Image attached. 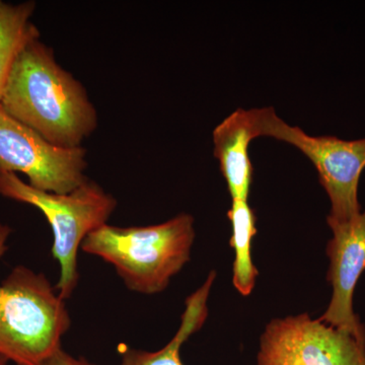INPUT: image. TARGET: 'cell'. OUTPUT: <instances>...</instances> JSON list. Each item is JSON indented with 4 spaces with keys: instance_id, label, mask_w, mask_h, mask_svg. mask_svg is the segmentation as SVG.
Masks as SVG:
<instances>
[{
    "instance_id": "6da1fadb",
    "label": "cell",
    "mask_w": 365,
    "mask_h": 365,
    "mask_svg": "<svg viewBox=\"0 0 365 365\" xmlns=\"http://www.w3.org/2000/svg\"><path fill=\"white\" fill-rule=\"evenodd\" d=\"M0 105L53 145L81 148L98 116L83 83L60 66L50 46L33 40L13 67Z\"/></svg>"
},
{
    "instance_id": "7a4b0ae2",
    "label": "cell",
    "mask_w": 365,
    "mask_h": 365,
    "mask_svg": "<svg viewBox=\"0 0 365 365\" xmlns=\"http://www.w3.org/2000/svg\"><path fill=\"white\" fill-rule=\"evenodd\" d=\"M11 234L0 223V258ZM71 326L66 300L43 273L18 266L0 284V356L16 365H45Z\"/></svg>"
},
{
    "instance_id": "3957f363",
    "label": "cell",
    "mask_w": 365,
    "mask_h": 365,
    "mask_svg": "<svg viewBox=\"0 0 365 365\" xmlns=\"http://www.w3.org/2000/svg\"><path fill=\"white\" fill-rule=\"evenodd\" d=\"M195 220L181 213L148 227L105 225L86 237L81 250L111 264L131 292L157 294L191 258Z\"/></svg>"
},
{
    "instance_id": "277c9868",
    "label": "cell",
    "mask_w": 365,
    "mask_h": 365,
    "mask_svg": "<svg viewBox=\"0 0 365 365\" xmlns=\"http://www.w3.org/2000/svg\"><path fill=\"white\" fill-rule=\"evenodd\" d=\"M0 195L39 209L53 232L52 256L60 266L57 292L62 299L73 294L78 283L79 249L88 235L107 225L117 200L96 182L86 180L71 193L41 191L21 181L14 173L0 170Z\"/></svg>"
},
{
    "instance_id": "5b68a950",
    "label": "cell",
    "mask_w": 365,
    "mask_h": 365,
    "mask_svg": "<svg viewBox=\"0 0 365 365\" xmlns=\"http://www.w3.org/2000/svg\"><path fill=\"white\" fill-rule=\"evenodd\" d=\"M263 136L278 139L302 151L318 172L331 202L329 222H344L361 212L359 185L365 168V138L343 140L336 136H312L290 126L273 108L266 110Z\"/></svg>"
},
{
    "instance_id": "8992f818",
    "label": "cell",
    "mask_w": 365,
    "mask_h": 365,
    "mask_svg": "<svg viewBox=\"0 0 365 365\" xmlns=\"http://www.w3.org/2000/svg\"><path fill=\"white\" fill-rule=\"evenodd\" d=\"M256 365H365V344L309 314L288 316L266 326Z\"/></svg>"
},
{
    "instance_id": "52a82bcc",
    "label": "cell",
    "mask_w": 365,
    "mask_h": 365,
    "mask_svg": "<svg viewBox=\"0 0 365 365\" xmlns=\"http://www.w3.org/2000/svg\"><path fill=\"white\" fill-rule=\"evenodd\" d=\"M86 150L53 145L0 105V170L21 172L41 191L71 193L88 180Z\"/></svg>"
},
{
    "instance_id": "ba28073f",
    "label": "cell",
    "mask_w": 365,
    "mask_h": 365,
    "mask_svg": "<svg viewBox=\"0 0 365 365\" xmlns=\"http://www.w3.org/2000/svg\"><path fill=\"white\" fill-rule=\"evenodd\" d=\"M327 222L332 230L326 249L330 261L327 280L332 297L319 319L365 344V327L353 309L354 290L365 271V211L348 222Z\"/></svg>"
},
{
    "instance_id": "9c48e42d",
    "label": "cell",
    "mask_w": 365,
    "mask_h": 365,
    "mask_svg": "<svg viewBox=\"0 0 365 365\" xmlns=\"http://www.w3.org/2000/svg\"><path fill=\"white\" fill-rule=\"evenodd\" d=\"M265 114L266 108L239 109L213 131L215 157L220 163L232 199L248 201L253 182L249 145L253 139L263 136Z\"/></svg>"
},
{
    "instance_id": "30bf717a",
    "label": "cell",
    "mask_w": 365,
    "mask_h": 365,
    "mask_svg": "<svg viewBox=\"0 0 365 365\" xmlns=\"http://www.w3.org/2000/svg\"><path fill=\"white\" fill-rule=\"evenodd\" d=\"M215 278V271H211L203 284L187 297L181 325L165 347L150 352L122 346L119 348L121 365H185L180 353L182 345L205 324L208 317V297Z\"/></svg>"
},
{
    "instance_id": "8fae6325",
    "label": "cell",
    "mask_w": 365,
    "mask_h": 365,
    "mask_svg": "<svg viewBox=\"0 0 365 365\" xmlns=\"http://www.w3.org/2000/svg\"><path fill=\"white\" fill-rule=\"evenodd\" d=\"M34 1L11 4L0 0V102L16 59L29 43L40 39L32 19Z\"/></svg>"
},
{
    "instance_id": "7c38bea8",
    "label": "cell",
    "mask_w": 365,
    "mask_h": 365,
    "mask_svg": "<svg viewBox=\"0 0 365 365\" xmlns=\"http://www.w3.org/2000/svg\"><path fill=\"white\" fill-rule=\"evenodd\" d=\"M227 218L232 225L230 244L235 251L232 284L242 297H249L259 275L252 259V242L257 234L256 216L248 201L232 199Z\"/></svg>"
},
{
    "instance_id": "4fadbf2b",
    "label": "cell",
    "mask_w": 365,
    "mask_h": 365,
    "mask_svg": "<svg viewBox=\"0 0 365 365\" xmlns=\"http://www.w3.org/2000/svg\"><path fill=\"white\" fill-rule=\"evenodd\" d=\"M45 365H93L88 360L81 357L71 356V354L64 351L62 347L57 350L54 354L47 360Z\"/></svg>"
},
{
    "instance_id": "5bb4252c",
    "label": "cell",
    "mask_w": 365,
    "mask_h": 365,
    "mask_svg": "<svg viewBox=\"0 0 365 365\" xmlns=\"http://www.w3.org/2000/svg\"><path fill=\"white\" fill-rule=\"evenodd\" d=\"M7 364H9V361L4 357L0 356V365H7Z\"/></svg>"
}]
</instances>
